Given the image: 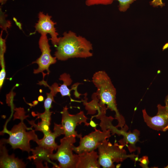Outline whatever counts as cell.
<instances>
[{
	"label": "cell",
	"instance_id": "e0dca14e",
	"mask_svg": "<svg viewBox=\"0 0 168 168\" xmlns=\"http://www.w3.org/2000/svg\"><path fill=\"white\" fill-rule=\"evenodd\" d=\"M114 0H86V4L88 6L97 5H108L111 4ZM119 2V9L121 12H125L129 6L136 0H117Z\"/></svg>",
	"mask_w": 168,
	"mask_h": 168
},
{
	"label": "cell",
	"instance_id": "5b68a950",
	"mask_svg": "<svg viewBox=\"0 0 168 168\" xmlns=\"http://www.w3.org/2000/svg\"><path fill=\"white\" fill-rule=\"evenodd\" d=\"M76 137L71 136L60 139V144L57 147V152L49 155L50 159L58 161V168H76L78 155L73 154L72 149L76 142Z\"/></svg>",
	"mask_w": 168,
	"mask_h": 168
},
{
	"label": "cell",
	"instance_id": "8fae6325",
	"mask_svg": "<svg viewBox=\"0 0 168 168\" xmlns=\"http://www.w3.org/2000/svg\"><path fill=\"white\" fill-rule=\"evenodd\" d=\"M128 128L126 124L121 129L118 130L117 134L119 136L122 135L123 138L119 141L120 145L126 146L130 152H134L136 150L140 152L136 146V143L139 141V136L140 132L137 129H135L132 132L130 131L127 132Z\"/></svg>",
	"mask_w": 168,
	"mask_h": 168
},
{
	"label": "cell",
	"instance_id": "30bf717a",
	"mask_svg": "<svg viewBox=\"0 0 168 168\" xmlns=\"http://www.w3.org/2000/svg\"><path fill=\"white\" fill-rule=\"evenodd\" d=\"M51 17L48 14L45 15L43 12H40L38 14V21L34 27L35 31L41 34H49L51 36L49 40H51L52 44L57 47L59 38L57 37L58 34L54 27V25L56 23L52 21Z\"/></svg>",
	"mask_w": 168,
	"mask_h": 168
},
{
	"label": "cell",
	"instance_id": "484cf974",
	"mask_svg": "<svg viewBox=\"0 0 168 168\" xmlns=\"http://www.w3.org/2000/svg\"><path fill=\"white\" fill-rule=\"evenodd\" d=\"M89 124H90V125L92 127H93L95 128L97 125V124L93 121L92 120H91V121Z\"/></svg>",
	"mask_w": 168,
	"mask_h": 168
},
{
	"label": "cell",
	"instance_id": "ac0fdd59",
	"mask_svg": "<svg viewBox=\"0 0 168 168\" xmlns=\"http://www.w3.org/2000/svg\"><path fill=\"white\" fill-rule=\"evenodd\" d=\"M29 123L31 125V127H33L35 131H39L43 133L44 135L48 134L51 132L49 130V126L50 124V121L41 120V122H39L36 124L35 121H28Z\"/></svg>",
	"mask_w": 168,
	"mask_h": 168
},
{
	"label": "cell",
	"instance_id": "6da1fadb",
	"mask_svg": "<svg viewBox=\"0 0 168 168\" xmlns=\"http://www.w3.org/2000/svg\"><path fill=\"white\" fill-rule=\"evenodd\" d=\"M59 38L54 55L58 60L65 61L73 58H86L92 56L91 44L85 38L70 31Z\"/></svg>",
	"mask_w": 168,
	"mask_h": 168
},
{
	"label": "cell",
	"instance_id": "2e32d148",
	"mask_svg": "<svg viewBox=\"0 0 168 168\" xmlns=\"http://www.w3.org/2000/svg\"><path fill=\"white\" fill-rule=\"evenodd\" d=\"M59 80H62L63 82V83L59 87L58 84L55 83V88L58 93L59 92L62 97L65 96H69L71 102H80L81 101L73 100L71 97L70 91L72 90H75L76 92L77 91V88L79 84V83H77L72 85L71 89H69L68 87V86L70 85L72 82L70 76L69 74L64 73L60 76Z\"/></svg>",
	"mask_w": 168,
	"mask_h": 168
},
{
	"label": "cell",
	"instance_id": "7a4b0ae2",
	"mask_svg": "<svg viewBox=\"0 0 168 168\" xmlns=\"http://www.w3.org/2000/svg\"><path fill=\"white\" fill-rule=\"evenodd\" d=\"M15 110L16 112L14 115V118L20 119L21 122L14 125L11 130L8 131L5 128L1 132V133H7L9 137L8 139H1L0 142L4 144H9L13 149L19 148L29 153L31 149L30 144V141L33 140L37 143L39 139L35 133V130L32 127L27 128L24 123V119H26L28 115H25L23 108H16Z\"/></svg>",
	"mask_w": 168,
	"mask_h": 168
},
{
	"label": "cell",
	"instance_id": "277c9868",
	"mask_svg": "<svg viewBox=\"0 0 168 168\" xmlns=\"http://www.w3.org/2000/svg\"><path fill=\"white\" fill-rule=\"evenodd\" d=\"M124 146L119 145L117 143L113 145L106 140L97 148L99 164L103 168H114V162H122L128 158L137 161L138 156L134 154H127L126 151L123 149Z\"/></svg>",
	"mask_w": 168,
	"mask_h": 168
},
{
	"label": "cell",
	"instance_id": "603a6c76",
	"mask_svg": "<svg viewBox=\"0 0 168 168\" xmlns=\"http://www.w3.org/2000/svg\"><path fill=\"white\" fill-rule=\"evenodd\" d=\"M2 69L0 72V88L3 85L4 80L5 77L6 72L5 68V65L1 66Z\"/></svg>",
	"mask_w": 168,
	"mask_h": 168
},
{
	"label": "cell",
	"instance_id": "44dd1931",
	"mask_svg": "<svg viewBox=\"0 0 168 168\" xmlns=\"http://www.w3.org/2000/svg\"><path fill=\"white\" fill-rule=\"evenodd\" d=\"M52 112H50V111H45L42 113H39L37 112V113L35 114L34 112H32V114L34 117L36 116H37V118L36 119H37L40 118L41 120L50 121L51 120V115Z\"/></svg>",
	"mask_w": 168,
	"mask_h": 168
},
{
	"label": "cell",
	"instance_id": "cb8c5ba5",
	"mask_svg": "<svg viewBox=\"0 0 168 168\" xmlns=\"http://www.w3.org/2000/svg\"><path fill=\"white\" fill-rule=\"evenodd\" d=\"M141 159L140 165L142 167H148L147 165L149 162L148 157L146 156H144Z\"/></svg>",
	"mask_w": 168,
	"mask_h": 168
},
{
	"label": "cell",
	"instance_id": "7c38bea8",
	"mask_svg": "<svg viewBox=\"0 0 168 168\" xmlns=\"http://www.w3.org/2000/svg\"><path fill=\"white\" fill-rule=\"evenodd\" d=\"M0 142V168H24L26 165L21 159L16 157L14 154L9 155L5 146Z\"/></svg>",
	"mask_w": 168,
	"mask_h": 168
},
{
	"label": "cell",
	"instance_id": "9a60e30c",
	"mask_svg": "<svg viewBox=\"0 0 168 168\" xmlns=\"http://www.w3.org/2000/svg\"><path fill=\"white\" fill-rule=\"evenodd\" d=\"M78 159L76 168H99L100 166L98 162V155L93 151L84 152L78 154Z\"/></svg>",
	"mask_w": 168,
	"mask_h": 168
},
{
	"label": "cell",
	"instance_id": "4fadbf2b",
	"mask_svg": "<svg viewBox=\"0 0 168 168\" xmlns=\"http://www.w3.org/2000/svg\"><path fill=\"white\" fill-rule=\"evenodd\" d=\"M62 134H64V129L61 124L54 123V132L44 135L42 138L39 139L36 143L38 146H41L53 151L56 150L58 145L55 142V138Z\"/></svg>",
	"mask_w": 168,
	"mask_h": 168
},
{
	"label": "cell",
	"instance_id": "83f0119b",
	"mask_svg": "<svg viewBox=\"0 0 168 168\" xmlns=\"http://www.w3.org/2000/svg\"><path fill=\"white\" fill-rule=\"evenodd\" d=\"M7 0H0V2L2 5L4 4Z\"/></svg>",
	"mask_w": 168,
	"mask_h": 168
},
{
	"label": "cell",
	"instance_id": "52a82bcc",
	"mask_svg": "<svg viewBox=\"0 0 168 168\" xmlns=\"http://www.w3.org/2000/svg\"><path fill=\"white\" fill-rule=\"evenodd\" d=\"M68 110V108L66 106L61 112L62 115L61 124L64 131V137L74 136L80 138L82 137V134H77L75 129L78 125L82 123L86 126L89 125L90 124L87 121L88 118L83 111L73 115L70 114Z\"/></svg>",
	"mask_w": 168,
	"mask_h": 168
},
{
	"label": "cell",
	"instance_id": "5bb4252c",
	"mask_svg": "<svg viewBox=\"0 0 168 168\" xmlns=\"http://www.w3.org/2000/svg\"><path fill=\"white\" fill-rule=\"evenodd\" d=\"M32 155L29 156L28 159H33L37 168H44L42 162L44 161L53 164L54 167L58 168V166L50 161L49 156L53 153V151L46 148L41 146H38L35 149H31Z\"/></svg>",
	"mask_w": 168,
	"mask_h": 168
},
{
	"label": "cell",
	"instance_id": "7402d4cb",
	"mask_svg": "<svg viewBox=\"0 0 168 168\" xmlns=\"http://www.w3.org/2000/svg\"><path fill=\"white\" fill-rule=\"evenodd\" d=\"M2 30L1 31L0 36V55H4V53L6 50V46L5 44L6 39H3L2 38Z\"/></svg>",
	"mask_w": 168,
	"mask_h": 168
},
{
	"label": "cell",
	"instance_id": "3957f363",
	"mask_svg": "<svg viewBox=\"0 0 168 168\" xmlns=\"http://www.w3.org/2000/svg\"><path fill=\"white\" fill-rule=\"evenodd\" d=\"M92 82L97 88L96 96L99 100V106L107 105V109L115 113V119L118 122L116 127L122 128L125 125L124 117L119 111L116 100V90L107 74L104 71L96 72L93 75Z\"/></svg>",
	"mask_w": 168,
	"mask_h": 168
},
{
	"label": "cell",
	"instance_id": "8992f818",
	"mask_svg": "<svg viewBox=\"0 0 168 168\" xmlns=\"http://www.w3.org/2000/svg\"><path fill=\"white\" fill-rule=\"evenodd\" d=\"M95 131L80 138L79 145L72 147L73 151L77 154L84 152H90L98 148L101 143L111 137V132L109 130L102 131L94 128Z\"/></svg>",
	"mask_w": 168,
	"mask_h": 168
},
{
	"label": "cell",
	"instance_id": "d4e9b609",
	"mask_svg": "<svg viewBox=\"0 0 168 168\" xmlns=\"http://www.w3.org/2000/svg\"><path fill=\"white\" fill-rule=\"evenodd\" d=\"M13 20L15 21L16 25L18 26L19 29L21 30V24L20 22H18L17 19L15 17L13 18Z\"/></svg>",
	"mask_w": 168,
	"mask_h": 168
},
{
	"label": "cell",
	"instance_id": "ba28073f",
	"mask_svg": "<svg viewBox=\"0 0 168 168\" xmlns=\"http://www.w3.org/2000/svg\"><path fill=\"white\" fill-rule=\"evenodd\" d=\"M39 45L41 54L39 58L32 63H36L38 65V68L34 69L33 73L35 74H37L42 72L44 78L46 74L44 73L43 71L46 70L47 74H49L50 72L49 67L51 65L56 63L57 58L55 57H52L51 54V50L47 34H41L39 41Z\"/></svg>",
	"mask_w": 168,
	"mask_h": 168
},
{
	"label": "cell",
	"instance_id": "ffe728a7",
	"mask_svg": "<svg viewBox=\"0 0 168 168\" xmlns=\"http://www.w3.org/2000/svg\"><path fill=\"white\" fill-rule=\"evenodd\" d=\"M7 16V15L2 12L0 8V27L2 30H5L7 32V28H9L11 26V22L10 21L5 19V18Z\"/></svg>",
	"mask_w": 168,
	"mask_h": 168
},
{
	"label": "cell",
	"instance_id": "4316f807",
	"mask_svg": "<svg viewBox=\"0 0 168 168\" xmlns=\"http://www.w3.org/2000/svg\"><path fill=\"white\" fill-rule=\"evenodd\" d=\"M44 100V98L42 96H40L38 98V100L39 101H42Z\"/></svg>",
	"mask_w": 168,
	"mask_h": 168
},
{
	"label": "cell",
	"instance_id": "9c48e42d",
	"mask_svg": "<svg viewBox=\"0 0 168 168\" xmlns=\"http://www.w3.org/2000/svg\"><path fill=\"white\" fill-rule=\"evenodd\" d=\"M168 95L166 99V105H157L158 112L154 116H150L145 109L142 110L144 122L150 128L157 131H165L168 129Z\"/></svg>",
	"mask_w": 168,
	"mask_h": 168
},
{
	"label": "cell",
	"instance_id": "d6986e66",
	"mask_svg": "<svg viewBox=\"0 0 168 168\" xmlns=\"http://www.w3.org/2000/svg\"><path fill=\"white\" fill-rule=\"evenodd\" d=\"M51 90L49 93H47V98L45 100L44 103V106L45 111H49V109L51 107V104L53 101H54V97L57 94L51 86H49Z\"/></svg>",
	"mask_w": 168,
	"mask_h": 168
}]
</instances>
